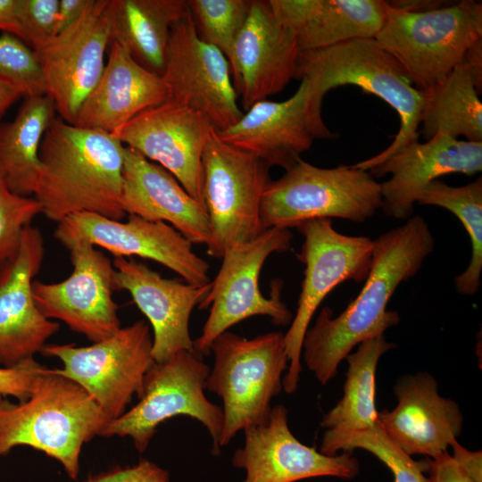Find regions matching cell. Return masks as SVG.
<instances>
[{
    "label": "cell",
    "mask_w": 482,
    "mask_h": 482,
    "mask_svg": "<svg viewBox=\"0 0 482 482\" xmlns=\"http://www.w3.org/2000/svg\"><path fill=\"white\" fill-rule=\"evenodd\" d=\"M373 241L370 270L357 297L335 318L329 307H323L303 337V362L321 385L337 375L355 345L399 323V314L387 311V303L397 287L418 273L435 245L420 216H411Z\"/></svg>",
    "instance_id": "cell-1"
},
{
    "label": "cell",
    "mask_w": 482,
    "mask_h": 482,
    "mask_svg": "<svg viewBox=\"0 0 482 482\" xmlns=\"http://www.w3.org/2000/svg\"><path fill=\"white\" fill-rule=\"evenodd\" d=\"M244 431L245 445L232 457V464L245 471L242 482H295L318 477L352 479L359 473V462L350 452L326 455L296 439L282 404L271 408L265 421Z\"/></svg>",
    "instance_id": "cell-19"
},
{
    "label": "cell",
    "mask_w": 482,
    "mask_h": 482,
    "mask_svg": "<svg viewBox=\"0 0 482 482\" xmlns=\"http://www.w3.org/2000/svg\"><path fill=\"white\" fill-rule=\"evenodd\" d=\"M296 229L303 237L297 258L305 267L296 312L284 334L289 363L282 386L287 394L298 387L303 340L313 314L339 284L346 280L365 281L374 248V241L367 237L339 233L328 218L309 220Z\"/></svg>",
    "instance_id": "cell-11"
},
{
    "label": "cell",
    "mask_w": 482,
    "mask_h": 482,
    "mask_svg": "<svg viewBox=\"0 0 482 482\" xmlns=\"http://www.w3.org/2000/svg\"><path fill=\"white\" fill-rule=\"evenodd\" d=\"M290 229L270 228L248 243L228 250L211 288L198 308H210L202 333L194 340L199 356L211 353L212 342L228 329L250 317L262 315L278 326L289 324L294 315L281 301L283 282L276 278L270 296H264L259 287V277L268 257L291 248Z\"/></svg>",
    "instance_id": "cell-10"
},
{
    "label": "cell",
    "mask_w": 482,
    "mask_h": 482,
    "mask_svg": "<svg viewBox=\"0 0 482 482\" xmlns=\"http://www.w3.org/2000/svg\"><path fill=\"white\" fill-rule=\"evenodd\" d=\"M354 449L368 451L384 462L391 470L394 482H428L424 471L428 470V462L414 461L378 422L362 430H326L320 452L326 455H335L340 450L351 453Z\"/></svg>",
    "instance_id": "cell-33"
},
{
    "label": "cell",
    "mask_w": 482,
    "mask_h": 482,
    "mask_svg": "<svg viewBox=\"0 0 482 482\" xmlns=\"http://www.w3.org/2000/svg\"><path fill=\"white\" fill-rule=\"evenodd\" d=\"M468 66L478 92L482 89V39L471 46L462 60Z\"/></svg>",
    "instance_id": "cell-44"
},
{
    "label": "cell",
    "mask_w": 482,
    "mask_h": 482,
    "mask_svg": "<svg viewBox=\"0 0 482 482\" xmlns=\"http://www.w3.org/2000/svg\"><path fill=\"white\" fill-rule=\"evenodd\" d=\"M299 54L295 36L278 21L269 0H253L229 62L233 85L245 111L295 79Z\"/></svg>",
    "instance_id": "cell-22"
},
{
    "label": "cell",
    "mask_w": 482,
    "mask_h": 482,
    "mask_svg": "<svg viewBox=\"0 0 482 482\" xmlns=\"http://www.w3.org/2000/svg\"><path fill=\"white\" fill-rule=\"evenodd\" d=\"M214 131L201 113L166 101L140 112L112 134L168 170L204 204L203 155Z\"/></svg>",
    "instance_id": "cell-17"
},
{
    "label": "cell",
    "mask_w": 482,
    "mask_h": 482,
    "mask_svg": "<svg viewBox=\"0 0 482 482\" xmlns=\"http://www.w3.org/2000/svg\"><path fill=\"white\" fill-rule=\"evenodd\" d=\"M168 98L162 76L143 67L123 46L112 41L103 73L83 102L74 124L113 133Z\"/></svg>",
    "instance_id": "cell-26"
},
{
    "label": "cell",
    "mask_w": 482,
    "mask_h": 482,
    "mask_svg": "<svg viewBox=\"0 0 482 482\" xmlns=\"http://www.w3.org/2000/svg\"><path fill=\"white\" fill-rule=\"evenodd\" d=\"M438 385L427 371L399 378L393 390L397 404L378 412L381 428L409 455L433 459L461 432L463 416L456 402L438 394Z\"/></svg>",
    "instance_id": "cell-24"
},
{
    "label": "cell",
    "mask_w": 482,
    "mask_h": 482,
    "mask_svg": "<svg viewBox=\"0 0 482 482\" xmlns=\"http://www.w3.org/2000/svg\"><path fill=\"white\" fill-rule=\"evenodd\" d=\"M18 0H0V30L22 40V31L17 15Z\"/></svg>",
    "instance_id": "cell-43"
},
{
    "label": "cell",
    "mask_w": 482,
    "mask_h": 482,
    "mask_svg": "<svg viewBox=\"0 0 482 482\" xmlns=\"http://www.w3.org/2000/svg\"><path fill=\"white\" fill-rule=\"evenodd\" d=\"M39 213V203L14 193L0 170V267L15 256L24 229Z\"/></svg>",
    "instance_id": "cell-36"
},
{
    "label": "cell",
    "mask_w": 482,
    "mask_h": 482,
    "mask_svg": "<svg viewBox=\"0 0 482 482\" xmlns=\"http://www.w3.org/2000/svg\"><path fill=\"white\" fill-rule=\"evenodd\" d=\"M125 145L114 135L56 117L39 149V173L33 197L50 220L90 212L122 220Z\"/></svg>",
    "instance_id": "cell-2"
},
{
    "label": "cell",
    "mask_w": 482,
    "mask_h": 482,
    "mask_svg": "<svg viewBox=\"0 0 482 482\" xmlns=\"http://www.w3.org/2000/svg\"><path fill=\"white\" fill-rule=\"evenodd\" d=\"M450 446L453 448L452 458L460 469L473 481L482 482V453L470 451L454 440Z\"/></svg>",
    "instance_id": "cell-41"
},
{
    "label": "cell",
    "mask_w": 482,
    "mask_h": 482,
    "mask_svg": "<svg viewBox=\"0 0 482 482\" xmlns=\"http://www.w3.org/2000/svg\"><path fill=\"white\" fill-rule=\"evenodd\" d=\"M278 21L295 36L300 52L356 38H374L386 18L383 0H269Z\"/></svg>",
    "instance_id": "cell-27"
},
{
    "label": "cell",
    "mask_w": 482,
    "mask_h": 482,
    "mask_svg": "<svg viewBox=\"0 0 482 482\" xmlns=\"http://www.w3.org/2000/svg\"><path fill=\"white\" fill-rule=\"evenodd\" d=\"M107 11L111 42L162 76L171 28L187 13V0H108Z\"/></svg>",
    "instance_id": "cell-28"
},
{
    "label": "cell",
    "mask_w": 482,
    "mask_h": 482,
    "mask_svg": "<svg viewBox=\"0 0 482 482\" xmlns=\"http://www.w3.org/2000/svg\"><path fill=\"white\" fill-rule=\"evenodd\" d=\"M417 204L446 209L462 223L470 237L471 257L467 269L454 278V286L461 295L476 294L482 271V178L462 187L436 179L423 190Z\"/></svg>",
    "instance_id": "cell-32"
},
{
    "label": "cell",
    "mask_w": 482,
    "mask_h": 482,
    "mask_svg": "<svg viewBox=\"0 0 482 482\" xmlns=\"http://www.w3.org/2000/svg\"><path fill=\"white\" fill-rule=\"evenodd\" d=\"M43 367L34 358L13 367H0V400L12 396L22 403L29 399Z\"/></svg>",
    "instance_id": "cell-38"
},
{
    "label": "cell",
    "mask_w": 482,
    "mask_h": 482,
    "mask_svg": "<svg viewBox=\"0 0 482 482\" xmlns=\"http://www.w3.org/2000/svg\"><path fill=\"white\" fill-rule=\"evenodd\" d=\"M162 78L168 101L201 113L217 132L236 124L244 113L227 58L199 38L188 9L171 28Z\"/></svg>",
    "instance_id": "cell-13"
},
{
    "label": "cell",
    "mask_w": 482,
    "mask_h": 482,
    "mask_svg": "<svg viewBox=\"0 0 482 482\" xmlns=\"http://www.w3.org/2000/svg\"><path fill=\"white\" fill-rule=\"evenodd\" d=\"M253 0H187V9L199 38L231 60Z\"/></svg>",
    "instance_id": "cell-34"
},
{
    "label": "cell",
    "mask_w": 482,
    "mask_h": 482,
    "mask_svg": "<svg viewBox=\"0 0 482 482\" xmlns=\"http://www.w3.org/2000/svg\"><path fill=\"white\" fill-rule=\"evenodd\" d=\"M209 372L201 356L185 350L165 362H154L145 375L138 402L120 417L107 421L99 436L130 437L136 449L143 453L160 424L185 415L207 428L212 453L219 454L224 417L222 408L204 395Z\"/></svg>",
    "instance_id": "cell-8"
},
{
    "label": "cell",
    "mask_w": 482,
    "mask_h": 482,
    "mask_svg": "<svg viewBox=\"0 0 482 482\" xmlns=\"http://www.w3.org/2000/svg\"><path fill=\"white\" fill-rule=\"evenodd\" d=\"M390 7L411 12L428 11L444 6V1L398 0L387 1Z\"/></svg>",
    "instance_id": "cell-45"
},
{
    "label": "cell",
    "mask_w": 482,
    "mask_h": 482,
    "mask_svg": "<svg viewBox=\"0 0 482 482\" xmlns=\"http://www.w3.org/2000/svg\"><path fill=\"white\" fill-rule=\"evenodd\" d=\"M482 170V141L453 138L437 132L425 143L412 141L368 170L373 177H391L380 183L381 207L388 216L407 220L423 190L451 173L472 176Z\"/></svg>",
    "instance_id": "cell-21"
},
{
    "label": "cell",
    "mask_w": 482,
    "mask_h": 482,
    "mask_svg": "<svg viewBox=\"0 0 482 482\" xmlns=\"http://www.w3.org/2000/svg\"><path fill=\"white\" fill-rule=\"evenodd\" d=\"M384 335L368 339L349 353L344 394L337 403L322 418L326 430L353 431L372 428L378 423L375 406V373L378 360L395 348Z\"/></svg>",
    "instance_id": "cell-31"
},
{
    "label": "cell",
    "mask_w": 482,
    "mask_h": 482,
    "mask_svg": "<svg viewBox=\"0 0 482 482\" xmlns=\"http://www.w3.org/2000/svg\"><path fill=\"white\" fill-rule=\"evenodd\" d=\"M108 0H91L82 16L35 50L46 87L59 117L74 124L99 80L111 43Z\"/></svg>",
    "instance_id": "cell-15"
},
{
    "label": "cell",
    "mask_w": 482,
    "mask_h": 482,
    "mask_svg": "<svg viewBox=\"0 0 482 482\" xmlns=\"http://www.w3.org/2000/svg\"><path fill=\"white\" fill-rule=\"evenodd\" d=\"M45 254L40 230L32 225L21 236L15 256L0 267V364L13 367L41 353L60 328L37 308L32 283Z\"/></svg>",
    "instance_id": "cell-20"
},
{
    "label": "cell",
    "mask_w": 482,
    "mask_h": 482,
    "mask_svg": "<svg viewBox=\"0 0 482 482\" xmlns=\"http://www.w3.org/2000/svg\"><path fill=\"white\" fill-rule=\"evenodd\" d=\"M91 0H59L57 34L74 24L84 13Z\"/></svg>",
    "instance_id": "cell-42"
},
{
    "label": "cell",
    "mask_w": 482,
    "mask_h": 482,
    "mask_svg": "<svg viewBox=\"0 0 482 482\" xmlns=\"http://www.w3.org/2000/svg\"><path fill=\"white\" fill-rule=\"evenodd\" d=\"M421 135L428 140L437 132L453 138L482 141V104L470 71L462 61L436 87L423 92Z\"/></svg>",
    "instance_id": "cell-30"
},
{
    "label": "cell",
    "mask_w": 482,
    "mask_h": 482,
    "mask_svg": "<svg viewBox=\"0 0 482 482\" xmlns=\"http://www.w3.org/2000/svg\"><path fill=\"white\" fill-rule=\"evenodd\" d=\"M152 346L149 325L138 320L88 346L46 345L41 353L62 362V368L51 370L79 385L109 421L126 411L135 395H141L154 362Z\"/></svg>",
    "instance_id": "cell-12"
},
{
    "label": "cell",
    "mask_w": 482,
    "mask_h": 482,
    "mask_svg": "<svg viewBox=\"0 0 482 482\" xmlns=\"http://www.w3.org/2000/svg\"><path fill=\"white\" fill-rule=\"evenodd\" d=\"M0 81L17 87L24 97L46 95L35 51L9 33L0 35Z\"/></svg>",
    "instance_id": "cell-35"
},
{
    "label": "cell",
    "mask_w": 482,
    "mask_h": 482,
    "mask_svg": "<svg viewBox=\"0 0 482 482\" xmlns=\"http://www.w3.org/2000/svg\"><path fill=\"white\" fill-rule=\"evenodd\" d=\"M216 133L223 142L285 170L302 159L315 139L337 137L313 106L305 80L287 100L259 101L236 124Z\"/></svg>",
    "instance_id": "cell-18"
},
{
    "label": "cell",
    "mask_w": 482,
    "mask_h": 482,
    "mask_svg": "<svg viewBox=\"0 0 482 482\" xmlns=\"http://www.w3.org/2000/svg\"><path fill=\"white\" fill-rule=\"evenodd\" d=\"M295 79L307 82L312 103L320 112L329 90L353 85L381 98L397 112L400 129L393 142L381 153L353 164L357 169L370 170L407 144L419 140L424 94L375 38H356L300 52Z\"/></svg>",
    "instance_id": "cell-3"
},
{
    "label": "cell",
    "mask_w": 482,
    "mask_h": 482,
    "mask_svg": "<svg viewBox=\"0 0 482 482\" xmlns=\"http://www.w3.org/2000/svg\"><path fill=\"white\" fill-rule=\"evenodd\" d=\"M210 350L214 353V364L205 389L223 403L221 448L240 430L266 420L270 401L283 388L282 376L289 362L284 334L279 331L251 339L225 331Z\"/></svg>",
    "instance_id": "cell-6"
},
{
    "label": "cell",
    "mask_w": 482,
    "mask_h": 482,
    "mask_svg": "<svg viewBox=\"0 0 482 482\" xmlns=\"http://www.w3.org/2000/svg\"><path fill=\"white\" fill-rule=\"evenodd\" d=\"M374 38L400 62L414 87L427 92L438 86L462 62L469 48L482 39V4L462 0L422 12L389 6Z\"/></svg>",
    "instance_id": "cell-5"
},
{
    "label": "cell",
    "mask_w": 482,
    "mask_h": 482,
    "mask_svg": "<svg viewBox=\"0 0 482 482\" xmlns=\"http://www.w3.org/2000/svg\"><path fill=\"white\" fill-rule=\"evenodd\" d=\"M72 272L64 280L32 283L34 301L45 317L58 320L92 343L109 337L120 327L112 262L95 245L80 241L67 248Z\"/></svg>",
    "instance_id": "cell-16"
},
{
    "label": "cell",
    "mask_w": 482,
    "mask_h": 482,
    "mask_svg": "<svg viewBox=\"0 0 482 482\" xmlns=\"http://www.w3.org/2000/svg\"><path fill=\"white\" fill-rule=\"evenodd\" d=\"M380 207V183L368 170L353 165L320 168L300 159L269 183L261 215L266 229H290L321 218L363 222Z\"/></svg>",
    "instance_id": "cell-7"
},
{
    "label": "cell",
    "mask_w": 482,
    "mask_h": 482,
    "mask_svg": "<svg viewBox=\"0 0 482 482\" xmlns=\"http://www.w3.org/2000/svg\"><path fill=\"white\" fill-rule=\"evenodd\" d=\"M428 482H473L445 452L428 461Z\"/></svg>",
    "instance_id": "cell-40"
},
{
    "label": "cell",
    "mask_w": 482,
    "mask_h": 482,
    "mask_svg": "<svg viewBox=\"0 0 482 482\" xmlns=\"http://www.w3.org/2000/svg\"><path fill=\"white\" fill-rule=\"evenodd\" d=\"M106 422L79 385L43 367L29 399L0 400V457L16 446H29L59 461L74 480L84 444L99 436Z\"/></svg>",
    "instance_id": "cell-4"
},
{
    "label": "cell",
    "mask_w": 482,
    "mask_h": 482,
    "mask_svg": "<svg viewBox=\"0 0 482 482\" xmlns=\"http://www.w3.org/2000/svg\"><path fill=\"white\" fill-rule=\"evenodd\" d=\"M23 94L12 85L0 81V118ZM24 97V96H23Z\"/></svg>",
    "instance_id": "cell-46"
},
{
    "label": "cell",
    "mask_w": 482,
    "mask_h": 482,
    "mask_svg": "<svg viewBox=\"0 0 482 482\" xmlns=\"http://www.w3.org/2000/svg\"><path fill=\"white\" fill-rule=\"evenodd\" d=\"M58 4L59 0H18L22 41L34 51L57 34Z\"/></svg>",
    "instance_id": "cell-37"
},
{
    "label": "cell",
    "mask_w": 482,
    "mask_h": 482,
    "mask_svg": "<svg viewBox=\"0 0 482 482\" xmlns=\"http://www.w3.org/2000/svg\"><path fill=\"white\" fill-rule=\"evenodd\" d=\"M55 112L48 96H26L14 119L0 124V170L18 195H34L40 145Z\"/></svg>",
    "instance_id": "cell-29"
},
{
    "label": "cell",
    "mask_w": 482,
    "mask_h": 482,
    "mask_svg": "<svg viewBox=\"0 0 482 482\" xmlns=\"http://www.w3.org/2000/svg\"><path fill=\"white\" fill-rule=\"evenodd\" d=\"M270 169L260 158L223 142L216 131L212 133L203 155L210 256L222 258L228 250L254 240L266 230L261 204L271 181Z\"/></svg>",
    "instance_id": "cell-9"
},
{
    "label": "cell",
    "mask_w": 482,
    "mask_h": 482,
    "mask_svg": "<svg viewBox=\"0 0 482 482\" xmlns=\"http://www.w3.org/2000/svg\"><path fill=\"white\" fill-rule=\"evenodd\" d=\"M112 263L115 289L130 294L152 327L154 361L165 362L183 350L195 353L189 320L209 293L211 282L195 286L164 278L134 259L119 257Z\"/></svg>",
    "instance_id": "cell-23"
},
{
    "label": "cell",
    "mask_w": 482,
    "mask_h": 482,
    "mask_svg": "<svg viewBox=\"0 0 482 482\" xmlns=\"http://www.w3.org/2000/svg\"><path fill=\"white\" fill-rule=\"evenodd\" d=\"M54 236L65 248L84 241L107 250L115 258L137 256L153 260L189 284L210 283L208 262L193 251L192 243L165 222L132 214L122 221L79 212L58 222Z\"/></svg>",
    "instance_id": "cell-14"
},
{
    "label": "cell",
    "mask_w": 482,
    "mask_h": 482,
    "mask_svg": "<svg viewBox=\"0 0 482 482\" xmlns=\"http://www.w3.org/2000/svg\"><path fill=\"white\" fill-rule=\"evenodd\" d=\"M121 206L126 214L173 227L192 244L207 245L210 223L204 204L164 168L125 146Z\"/></svg>",
    "instance_id": "cell-25"
},
{
    "label": "cell",
    "mask_w": 482,
    "mask_h": 482,
    "mask_svg": "<svg viewBox=\"0 0 482 482\" xmlns=\"http://www.w3.org/2000/svg\"><path fill=\"white\" fill-rule=\"evenodd\" d=\"M82 482H170V475L156 463L142 459L132 466L89 476Z\"/></svg>",
    "instance_id": "cell-39"
}]
</instances>
